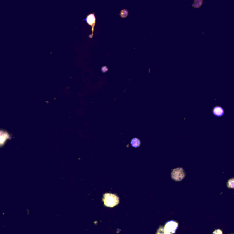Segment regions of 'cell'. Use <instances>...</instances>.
<instances>
[{
    "instance_id": "obj_11",
    "label": "cell",
    "mask_w": 234,
    "mask_h": 234,
    "mask_svg": "<svg viewBox=\"0 0 234 234\" xmlns=\"http://www.w3.org/2000/svg\"><path fill=\"white\" fill-rule=\"evenodd\" d=\"M107 70H108V68H107V67L106 66H103L102 68V72H105L107 71Z\"/></svg>"
},
{
    "instance_id": "obj_6",
    "label": "cell",
    "mask_w": 234,
    "mask_h": 234,
    "mask_svg": "<svg viewBox=\"0 0 234 234\" xmlns=\"http://www.w3.org/2000/svg\"><path fill=\"white\" fill-rule=\"evenodd\" d=\"M213 114L217 117L222 116L224 114V110L221 107H216L213 109Z\"/></svg>"
},
{
    "instance_id": "obj_2",
    "label": "cell",
    "mask_w": 234,
    "mask_h": 234,
    "mask_svg": "<svg viewBox=\"0 0 234 234\" xmlns=\"http://www.w3.org/2000/svg\"><path fill=\"white\" fill-rule=\"evenodd\" d=\"M185 173L183 168L179 167L172 170L171 173V179L176 181L183 180L185 176Z\"/></svg>"
},
{
    "instance_id": "obj_8",
    "label": "cell",
    "mask_w": 234,
    "mask_h": 234,
    "mask_svg": "<svg viewBox=\"0 0 234 234\" xmlns=\"http://www.w3.org/2000/svg\"><path fill=\"white\" fill-rule=\"evenodd\" d=\"M227 185L228 188H234V179H231L229 180Z\"/></svg>"
},
{
    "instance_id": "obj_5",
    "label": "cell",
    "mask_w": 234,
    "mask_h": 234,
    "mask_svg": "<svg viewBox=\"0 0 234 234\" xmlns=\"http://www.w3.org/2000/svg\"><path fill=\"white\" fill-rule=\"evenodd\" d=\"M84 20H86L87 23L90 24L92 27V31H93L94 29V25H95V21H96V18H95L94 14H90L88 15L87 16L86 18Z\"/></svg>"
},
{
    "instance_id": "obj_3",
    "label": "cell",
    "mask_w": 234,
    "mask_h": 234,
    "mask_svg": "<svg viewBox=\"0 0 234 234\" xmlns=\"http://www.w3.org/2000/svg\"><path fill=\"white\" fill-rule=\"evenodd\" d=\"M12 138V134L7 130L0 129V147L4 146L7 140Z\"/></svg>"
},
{
    "instance_id": "obj_4",
    "label": "cell",
    "mask_w": 234,
    "mask_h": 234,
    "mask_svg": "<svg viewBox=\"0 0 234 234\" xmlns=\"http://www.w3.org/2000/svg\"><path fill=\"white\" fill-rule=\"evenodd\" d=\"M178 227V223L174 221H168L165 225L164 230L167 233H175L176 230Z\"/></svg>"
},
{
    "instance_id": "obj_7",
    "label": "cell",
    "mask_w": 234,
    "mask_h": 234,
    "mask_svg": "<svg viewBox=\"0 0 234 234\" xmlns=\"http://www.w3.org/2000/svg\"><path fill=\"white\" fill-rule=\"evenodd\" d=\"M131 144L132 147H138L140 146V140H139L138 139H133L131 140Z\"/></svg>"
},
{
    "instance_id": "obj_10",
    "label": "cell",
    "mask_w": 234,
    "mask_h": 234,
    "mask_svg": "<svg viewBox=\"0 0 234 234\" xmlns=\"http://www.w3.org/2000/svg\"><path fill=\"white\" fill-rule=\"evenodd\" d=\"M157 234H171V233H167L165 232L164 230V229L162 227H161L158 230V231L157 232Z\"/></svg>"
},
{
    "instance_id": "obj_1",
    "label": "cell",
    "mask_w": 234,
    "mask_h": 234,
    "mask_svg": "<svg viewBox=\"0 0 234 234\" xmlns=\"http://www.w3.org/2000/svg\"><path fill=\"white\" fill-rule=\"evenodd\" d=\"M102 201L106 206L111 208L115 206L119 203V197L115 194H112L110 193H107L103 195Z\"/></svg>"
},
{
    "instance_id": "obj_9",
    "label": "cell",
    "mask_w": 234,
    "mask_h": 234,
    "mask_svg": "<svg viewBox=\"0 0 234 234\" xmlns=\"http://www.w3.org/2000/svg\"><path fill=\"white\" fill-rule=\"evenodd\" d=\"M120 14L121 16L122 17H123V18L127 17L128 15V11L125 9L121 11Z\"/></svg>"
}]
</instances>
